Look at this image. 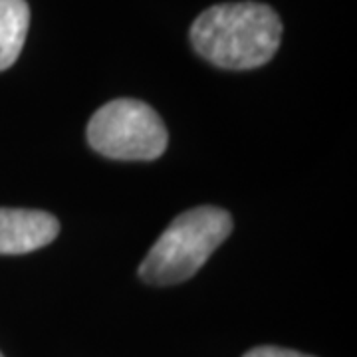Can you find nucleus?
Returning a JSON list of instances; mask_svg holds the SVG:
<instances>
[{"mask_svg": "<svg viewBox=\"0 0 357 357\" xmlns=\"http://www.w3.org/2000/svg\"><path fill=\"white\" fill-rule=\"evenodd\" d=\"M192 48L225 70H255L274 58L282 40L280 16L262 2H222L197 16Z\"/></svg>", "mask_w": 357, "mask_h": 357, "instance_id": "obj_1", "label": "nucleus"}, {"mask_svg": "<svg viewBox=\"0 0 357 357\" xmlns=\"http://www.w3.org/2000/svg\"><path fill=\"white\" fill-rule=\"evenodd\" d=\"M232 217L218 206H197L177 217L141 262V280L171 286L192 278L229 238Z\"/></svg>", "mask_w": 357, "mask_h": 357, "instance_id": "obj_2", "label": "nucleus"}, {"mask_svg": "<svg viewBox=\"0 0 357 357\" xmlns=\"http://www.w3.org/2000/svg\"><path fill=\"white\" fill-rule=\"evenodd\" d=\"M91 149L117 161H153L165 153L169 135L151 105L139 100H114L91 115L88 123Z\"/></svg>", "mask_w": 357, "mask_h": 357, "instance_id": "obj_3", "label": "nucleus"}, {"mask_svg": "<svg viewBox=\"0 0 357 357\" xmlns=\"http://www.w3.org/2000/svg\"><path fill=\"white\" fill-rule=\"evenodd\" d=\"M60 232L58 218L44 211L0 208V255H26L50 244Z\"/></svg>", "mask_w": 357, "mask_h": 357, "instance_id": "obj_4", "label": "nucleus"}, {"mask_svg": "<svg viewBox=\"0 0 357 357\" xmlns=\"http://www.w3.org/2000/svg\"><path fill=\"white\" fill-rule=\"evenodd\" d=\"M30 26L26 0H0V72L18 60Z\"/></svg>", "mask_w": 357, "mask_h": 357, "instance_id": "obj_5", "label": "nucleus"}, {"mask_svg": "<svg viewBox=\"0 0 357 357\" xmlns=\"http://www.w3.org/2000/svg\"><path fill=\"white\" fill-rule=\"evenodd\" d=\"M244 357H312L294 349H284V347H272V345H262V347H255L250 351H246Z\"/></svg>", "mask_w": 357, "mask_h": 357, "instance_id": "obj_6", "label": "nucleus"}, {"mask_svg": "<svg viewBox=\"0 0 357 357\" xmlns=\"http://www.w3.org/2000/svg\"><path fill=\"white\" fill-rule=\"evenodd\" d=\"M0 357H4V356H2V354H0Z\"/></svg>", "mask_w": 357, "mask_h": 357, "instance_id": "obj_7", "label": "nucleus"}]
</instances>
